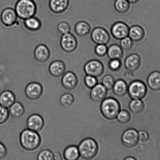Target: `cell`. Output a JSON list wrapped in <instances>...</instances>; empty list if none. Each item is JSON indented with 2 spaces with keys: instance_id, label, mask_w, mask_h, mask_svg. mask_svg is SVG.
<instances>
[{
  "instance_id": "ba28073f",
  "label": "cell",
  "mask_w": 160,
  "mask_h": 160,
  "mask_svg": "<svg viewBox=\"0 0 160 160\" xmlns=\"http://www.w3.org/2000/svg\"><path fill=\"white\" fill-rule=\"evenodd\" d=\"M129 28V26L124 22H116L111 26V35L116 40H121L124 38L128 37Z\"/></svg>"
},
{
  "instance_id": "83f0119b",
  "label": "cell",
  "mask_w": 160,
  "mask_h": 160,
  "mask_svg": "<svg viewBox=\"0 0 160 160\" xmlns=\"http://www.w3.org/2000/svg\"><path fill=\"white\" fill-rule=\"evenodd\" d=\"M24 24L25 27L31 31L39 30L41 27V22L40 20L34 17L25 20Z\"/></svg>"
},
{
  "instance_id": "b9f144b4",
  "label": "cell",
  "mask_w": 160,
  "mask_h": 160,
  "mask_svg": "<svg viewBox=\"0 0 160 160\" xmlns=\"http://www.w3.org/2000/svg\"><path fill=\"white\" fill-rule=\"evenodd\" d=\"M7 151L6 147L3 144L0 142V159L5 157L7 155Z\"/></svg>"
},
{
  "instance_id": "7402d4cb",
  "label": "cell",
  "mask_w": 160,
  "mask_h": 160,
  "mask_svg": "<svg viewBox=\"0 0 160 160\" xmlns=\"http://www.w3.org/2000/svg\"><path fill=\"white\" fill-rule=\"evenodd\" d=\"M16 100L13 92L9 91H5L0 94V105L6 108H9Z\"/></svg>"
},
{
  "instance_id": "e0dca14e",
  "label": "cell",
  "mask_w": 160,
  "mask_h": 160,
  "mask_svg": "<svg viewBox=\"0 0 160 160\" xmlns=\"http://www.w3.org/2000/svg\"><path fill=\"white\" fill-rule=\"evenodd\" d=\"M70 0H50L49 7L52 12L59 14L65 12L68 8Z\"/></svg>"
},
{
  "instance_id": "d6986e66",
  "label": "cell",
  "mask_w": 160,
  "mask_h": 160,
  "mask_svg": "<svg viewBox=\"0 0 160 160\" xmlns=\"http://www.w3.org/2000/svg\"><path fill=\"white\" fill-rule=\"evenodd\" d=\"M145 29L139 25H134L130 28L128 36L133 42H138L141 41L145 37Z\"/></svg>"
},
{
  "instance_id": "7c38bea8",
  "label": "cell",
  "mask_w": 160,
  "mask_h": 160,
  "mask_svg": "<svg viewBox=\"0 0 160 160\" xmlns=\"http://www.w3.org/2000/svg\"><path fill=\"white\" fill-rule=\"evenodd\" d=\"M142 58L137 53H132L128 55L124 62L125 68L130 72L137 71L142 65Z\"/></svg>"
},
{
  "instance_id": "ee69618b",
  "label": "cell",
  "mask_w": 160,
  "mask_h": 160,
  "mask_svg": "<svg viewBox=\"0 0 160 160\" xmlns=\"http://www.w3.org/2000/svg\"><path fill=\"white\" fill-rule=\"evenodd\" d=\"M130 4H135L139 2L140 0H127Z\"/></svg>"
},
{
  "instance_id": "836d02e7",
  "label": "cell",
  "mask_w": 160,
  "mask_h": 160,
  "mask_svg": "<svg viewBox=\"0 0 160 160\" xmlns=\"http://www.w3.org/2000/svg\"><path fill=\"white\" fill-rule=\"evenodd\" d=\"M134 42L128 36L120 40V46L123 50L129 51L133 48Z\"/></svg>"
},
{
  "instance_id": "d590c367",
  "label": "cell",
  "mask_w": 160,
  "mask_h": 160,
  "mask_svg": "<svg viewBox=\"0 0 160 160\" xmlns=\"http://www.w3.org/2000/svg\"><path fill=\"white\" fill-rule=\"evenodd\" d=\"M108 47L106 45L97 44L94 51L95 54L100 57H104L107 54Z\"/></svg>"
},
{
  "instance_id": "9a60e30c",
  "label": "cell",
  "mask_w": 160,
  "mask_h": 160,
  "mask_svg": "<svg viewBox=\"0 0 160 160\" xmlns=\"http://www.w3.org/2000/svg\"><path fill=\"white\" fill-rule=\"evenodd\" d=\"M107 89L102 84H97L91 88L90 97L93 101L95 102H102L106 98Z\"/></svg>"
},
{
  "instance_id": "277c9868",
  "label": "cell",
  "mask_w": 160,
  "mask_h": 160,
  "mask_svg": "<svg viewBox=\"0 0 160 160\" xmlns=\"http://www.w3.org/2000/svg\"><path fill=\"white\" fill-rule=\"evenodd\" d=\"M78 148L80 156L84 159L90 160L96 156L98 151V146L95 139L87 138L81 141Z\"/></svg>"
},
{
  "instance_id": "44dd1931",
  "label": "cell",
  "mask_w": 160,
  "mask_h": 160,
  "mask_svg": "<svg viewBox=\"0 0 160 160\" xmlns=\"http://www.w3.org/2000/svg\"><path fill=\"white\" fill-rule=\"evenodd\" d=\"M147 84L152 90H160V72L155 71L150 73L147 79Z\"/></svg>"
},
{
  "instance_id": "603a6c76",
  "label": "cell",
  "mask_w": 160,
  "mask_h": 160,
  "mask_svg": "<svg viewBox=\"0 0 160 160\" xmlns=\"http://www.w3.org/2000/svg\"><path fill=\"white\" fill-rule=\"evenodd\" d=\"M106 54L110 59H119L121 60L123 57V50L120 45L117 44H112L108 48Z\"/></svg>"
},
{
  "instance_id": "52a82bcc",
  "label": "cell",
  "mask_w": 160,
  "mask_h": 160,
  "mask_svg": "<svg viewBox=\"0 0 160 160\" xmlns=\"http://www.w3.org/2000/svg\"><path fill=\"white\" fill-rule=\"evenodd\" d=\"M90 37L92 41L96 45H107L111 40V36L109 32L101 27H97L92 30Z\"/></svg>"
},
{
  "instance_id": "ab89813d",
  "label": "cell",
  "mask_w": 160,
  "mask_h": 160,
  "mask_svg": "<svg viewBox=\"0 0 160 160\" xmlns=\"http://www.w3.org/2000/svg\"><path fill=\"white\" fill-rule=\"evenodd\" d=\"M57 29L59 32L62 35L70 32L71 29L70 24L65 22L59 23L58 25Z\"/></svg>"
},
{
  "instance_id": "74e56055",
  "label": "cell",
  "mask_w": 160,
  "mask_h": 160,
  "mask_svg": "<svg viewBox=\"0 0 160 160\" xmlns=\"http://www.w3.org/2000/svg\"><path fill=\"white\" fill-rule=\"evenodd\" d=\"M9 115V111L8 108L0 105V124H2L7 121Z\"/></svg>"
},
{
  "instance_id": "4dcf8cb0",
  "label": "cell",
  "mask_w": 160,
  "mask_h": 160,
  "mask_svg": "<svg viewBox=\"0 0 160 160\" xmlns=\"http://www.w3.org/2000/svg\"><path fill=\"white\" fill-rule=\"evenodd\" d=\"M60 102L62 106L65 107H70L74 103V97L70 93L64 94L61 97Z\"/></svg>"
},
{
  "instance_id": "30bf717a",
  "label": "cell",
  "mask_w": 160,
  "mask_h": 160,
  "mask_svg": "<svg viewBox=\"0 0 160 160\" xmlns=\"http://www.w3.org/2000/svg\"><path fill=\"white\" fill-rule=\"evenodd\" d=\"M121 140L123 145L127 148H134L138 143V132L134 128L126 130L122 134Z\"/></svg>"
},
{
  "instance_id": "8d00e7d4",
  "label": "cell",
  "mask_w": 160,
  "mask_h": 160,
  "mask_svg": "<svg viewBox=\"0 0 160 160\" xmlns=\"http://www.w3.org/2000/svg\"><path fill=\"white\" fill-rule=\"evenodd\" d=\"M38 160H53V154L51 151L48 150H42L37 156Z\"/></svg>"
},
{
  "instance_id": "7bdbcfd3",
  "label": "cell",
  "mask_w": 160,
  "mask_h": 160,
  "mask_svg": "<svg viewBox=\"0 0 160 160\" xmlns=\"http://www.w3.org/2000/svg\"><path fill=\"white\" fill-rule=\"evenodd\" d=\"M53 160H62V157L60 153L58 152H55L53 153Z\"/></svg>"
},
{
  "instance_id": "f546056e",
  "label": "cell",
  "mask_w": 160,
  "mask_h": 160,
  "mask_svg": "<svg viewBox=\"0 0 160 160\" xmlns=\"http://www.w3.org/2000/svg\"><path fill=\"white\" fill-rule=\"evenodd\" d=\"M114 6L117 12L124 13L129 10L130 3L127 0H116Z\"/></svg>"
},
{
  "instance_id": "ffe728a7",
  "label": "cell",
  "mask_w": 160,
  "mask_h": 160,
  "mask_svg": "<svg viewBox=\"0 0 160 160\" xmlns=\"http://www.w3.org/2000/svg\"><path fill=\"white\" fill-rule=\"evenodd\" d=\"M65 69V66L63 62L61 61L56 60L50 64L49 71L52 76L58 78L64 74Z\"/></svg>"
},
{
  "instance_id": "8fae6325",
  "label": "cell",
  "mask_w": 160,
  "mask_h": 160,
  "mask_svg": "<svg viewBox=\"0 0 160 160\" xmlns=\"http://www.w3.org/2000/svg\"><path fill=\"white\" fill-rule=\"evenodd\" d=\"M43 91V88L40 83L33 82L26 86L25 92L28 98L34 100L38 99L41 97Z\"/></svg>"
},
{
  "instance_id": "1f68e13d",
  "label": "cell",
  "mask_w": 160,
  "mask_h": 160,
  "mask_svg": "<svg viewBox=\"0 0 160 160\" xmlns=\"http://www.w3.org/2000/svg\"><path fill=\"white\" fill-rule=\"evenodd\" d=\"M116 118L120 123L122 124H126L131 120V115L128 111L123 110L120 111Z\"/></svg>"
},
{
  "instance_id": "d6a6232c",
  "label": "cell",
  "mask_w": 160,
  "mask_h": 160,
  "mask_svg": "<svg viewBox=\"0 0 160 160\" xmlns=\"http://www.w3.org/2000/svg\"><path fill=\"white\" fill-rule=\"evenodd\" d=\"M115 82L113 77L111 75H106L103 78L102 84L107 90H110L112 89Z\"/></svg>"
},
{
  "instance_id": "4316f807",
  "label": "cell",
  "mask_w": 160,
  "mask_h": 160,
  "mask_svg": "<svg viewBox=\"0 0 160 160\" xmlns=\"http://www.w3.org/2000/svg\"><path fill=\"white\" fill-rule=\"evenodd\" d=\"M9 111L12 117L15 118H19L24 114V109L21 103L18 102H15L9 108Z\"/></svg>"
},
{
  "instance_id": "5bb4252c",
  "label": "cell",
  "mask_w": 160,
  "mask_h": 160,
  "mask_svg": "<svg viewBox=\"0 0 160 160\" xmlns=\"http://www.w3.org/2000/svg\"><path fill=\"white\" fill-rule=\"evenodd\" d=\"M18 18L15 10L11 8L3 9L1 15L2 22L6 27L12 26L15 24Z\"/></svg>"
},
{
  "instance_id": "4fadbf2b",
  "label": "cell",
  "mask_w": 160,
  "mask_h": 160,
  "mask_svg": "<svg viewBox=\"0 0 160 160\" xmlns=\"http://www.w3.org/2000/svg\"><path fill=\"white\" fill-rule=\"evenodd\" d=\"M44 126V121L39 114H32L28 118L27 121V126L28 129L36 132L41 131Z\"/></svg>"
},
{
  "instance_id": "484cf974",
  "label": "cell",
  "mask_w": 160,
  "mask_h": 160,
  "mask_svg": "<svg viewBox=\"0 0 160 160\" xmlns=\"http://www.w3.org/2000/svg\"><path fill=\"white\" fill-rule=\"evenodd\" d=\"M80 156L78 147L76 146H70L64 150V157L65 160H77L79 159Z\"/></svg>"
},
{
  "instance_id": "5b68a950",
  "label": "cell",
  "mask_w": 160,
  "mask_h": 160,
  "mask_svg": "<svg viewBox=\"0 0 160 160\" xmlns=\"http://www.w3.org/2000/svg\"><path fill=\"white\" fill-rule=\"evenodd\" d=\"M128 92L130 97L132 99H142L147 94V86L140 80H135L128 86Z\"/></svg>"
},
{
  "instance_id": "ac0fdd59",
  "label": "cell",
  "mask_w": 160,
  "mask_h": 160,
  "mask_svg": "<svg viewBox=\"0 0 160 160\" xmlns=\"http://www.w3.org/2000/svg\"><path fill=\"white\" fill-rule=\"evenodd\" d=\"M50 56L49 50L44 45H39L34 50V58L39 62H47L49 59Z\"/></svg>"
},
{
  "instance_id": "8992f818",
  "label": "cell",
  "mask_w": 160,
  "mask_h": 160,
  "mask_svg": "<svg viewBox=\"0 0 160 160\" xmlns=\"http://www.w3.org/2000/svg\"><path fill=\"white\" fill-rule=\"evenodd\" d=\"M104 65L98 59H91L87 62L84 66V71L87 75L99 78L104 73Z\"/></svg>"
},
{
  "instance_id": "d4e9b609",
  "label": "cell",
  "mask_w": 160,
  "mask_h": 160,
  "mask_svg": "<svg viewBox=\"0 0 160 160\" xmlns=\"http://www.w3.org/2000/svg\"><path fill=\"white\" fill-rule=\"evenodd\" d=\"M75 30L78 36L84 37L87 36L90 32L91 27L90 25L87 22L80 21L75 25Z\"/></svg>"
},
{
  "instance_id": "60d3db41",
  "label": "cell",
  "mask_w": 160,
  "mask_h": 160,
  "mask_svg": "<svg viewBox=\"0 0 160 160\" xmlns=\"http://www.w3.org/2000/svg\"><path fill=\"white\" fill-rule=\"evenodd\" d=\"M139 141L142 143H146L149 140L150 136L148 133L145 131H141L138 132Z\"/></svg>"
},
{
  "instance_id": "3957f363",
  "label": "cell",
  "mask_w": 160,
  "mask_h": 160,
  "mask_svg": "<svg viewBox=\"0 0 160 160\" xmlns=\"http://www.w3.org/2000/svg\"><path fill=\"white\" fill-rule=\"evenodd\" d=\"M15 10L18 17L25 20L34 16L37 12V6L34 0H18Z\"/></svg>"
},
{
  "instance_id": "2e32d148",
  "label": "cell",
  "mask_w": 160,
  "mask_h": 160,
  "mask_svg": "<svg viewBox=\"0 0 160 160\" xmlns=\"http://www.w3.org/2000/svg\"><path fill=\"white\" fill-rule=\"evenodd\" d=\"M78 79L73 72H68L64 74L62 79V86L67 90H73L78 84Z\"/></svg>"
},
{
  "instance_id": "6da1fadb",
  "label": "cell",
  "mask_w": 160,
  "mask_h": 160,
  "mask_svg": "<svg viewBox=\"0 0 160 160\" xmlns=\"http://www.w3.org/2000/svg\"><path fill=\"white\" fill-rule=\"evenodd\" d=\"M20 145L23 148L27 151H34L40 146L41 139L36 132L29 129L23 130L20 136Z\"/></svg>"
},
{
  "instance_id": "9c48e42d",
  "label": "cell",
  "mask_w": 160,
  "mask_h": 160,
  "mask_svg": "<svg viewBox=\"0 0 160 160\" xmlns=\"http://www.w3.org/2000/svg\"><path fill=\"white\" fill-rule=\"evenodd\" d=\"M60 44L62 50L67 53L75 51L77 48L78 45L76 37L70 32L62 35Z\"/></svg>"
},
{
  "instance_id": "cb8c5ba5",
  "label": "cell",
  "mask_w": 160,
  "mask_h": 160,
  "mask_svg": "<svg viewBox=\"0 0 160 160\" xmlns=\"http://www.w3.org/2000/svg\"><path fill=\"white\" fill-rule=\"evenodd\" d=\"M128 86L126 82L123 79H118L115 82L113 91L117 96L122 97L125 95L128 92Z\"/></svg>"
},
{
  "instance_id": "7a4b0ae2",
  "label": "cell",
  "mask_w": 160,
  "mask_h": 160,
  "mask_svg": "<svg viewBox=\"0 0 160 160\" xmlns=\"http://www.w3.org/2000/svg\"><path fill=\"white\" fill-rule=\"evenodd\" d=\"M120 105L115 98L109 97L101 102L100 110L105 118L108 120H113L116 118L120 111Z\"/></svg>"
},
{
  "instance_id": "f35d334b",
  "label": "cell",
  "mask_w": 160,
  "mask_h": 160,
  "mask_svg": "<svg viewBox=\"0 0 160 160\" xmlns=\"http://www.w3.org/2000/svg\"><path fill=\"white\" fill-rule=\"evenodd\" d=\"M84 82L87 87L91 89L98 84V80L95 77L86 75L84 78Z\"/></svg>"
},
{
  "instance_id": "f1b7e54d",
  "label": "cell",
  "mask_w": 160,
  "mask_h": 160,
  "mask_svg": "<svg viewBox=\"0 0 160 160\" xmlns=\"http://www.w3.org/2000/svg\"><path fill=\"white\" fill-rule=\"evenodd\" d=\"M130 111L135 114L142 112L145 109V104L141 99H132L129 103Z\"/></svg>"
},
{
  "instance_id": "e575fe53",
  "label": "cell",
  "mask_w": 160,
  "mask_h": 160,
  "mask_svg": "<svg viewBox=\"0 0 160 160\" xmlns=\"http://www.w3.org/2000/svg\"><path fill=\"white\" fill-rule=\"evenodd\" d=\"M121 60L119 59H110L108 62V67L111 71L116 72L121 68Z\"/></svg>"
},
{
  "instance_id": "f6af8a7d",
  "label": "cell",
  "mask_w": 160,
  "mask_h": 160,
  "mask_svg": "<svg viewBox=\"0 0 160 160\" xmlns=\"http://www.w3.org/2000/svg\"><path fill=\"white\" fill-rule=\"evenodd\" d=\"M124 159L125 160H136V159L132 157H129L125 158Z\"/></svg>"
}]
</instances>
